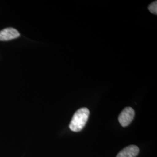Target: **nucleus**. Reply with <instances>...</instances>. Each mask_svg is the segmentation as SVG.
I'll return each instance as SVG.
<instances>
[{
    "mask_svg": "<svg viewBox=\"0 0 157 157\" xmlns=\"http://www.w3.org/2000/svg\"><path fill=\"white\" fill-rule=\"evenodd\" d=\"M90 111L87 108H82L73 115L69 124V129L75 132H78L84 128L89 117Z\"/></svg>",
    "mask_w": 157,
    "mask_h": 157,
    "instance_id": "1",
    "label": "nucleus"
},
{
    "mask_svg": "<svg viewBox=\"0 0 157 157\" xmlns=\"http://www.w3.org/2000/svg\"><path fill=\"white\" fill-rule=\"evenodd\" d=\"M135 114V111L132 108H125L118 117V121L121 125L123 127L128 126L133 120Z\"/></svg>",
    "mask_w": 157,
    "mask_h": 157,
    "instance_id": "2",
    "label": "nucleus"
},
{
    "mask_svg": "<svg viewBox=\"0 0 157 157\" xmlns=\"http://www.w3.org/2000/svg\"><path fill=\"white\" fill-rule=\"evenodd\" d=\"M20 36V33L17 29L7 28L0 32V41H9L17 39Z\"/></svg>",
    "mask_w": 157,
    "mask_h": 157,
    "instance_id": "3",
    "label": "nucleus"
},
{
    "mask_svg": "<svg viewBox=\"0 0 157 157\" xmlns=\"http://www.w3.org/2000/svg\"><path fill=\"white\" fill-rule=\"evenodd\" d=\"M139 153V148L137 146L130 145L119 152L117 157H136Z\"/></svg>",
    "mask_w": 157,
    "mask_h": 157,
    "instance_id": "4",
    "label": "nucleus"
},
{
    "mask_svg": "<svg viewBox=\"0 0 157 157\" xmlns=\"http://www.w3.org/2000/svg\"><path fill=\"white\" fill-rule=\"evenodd\" d=\"M148 10L150 12L154 14V15H157V1H154L153 2H152L151 4H150L148 6Z\"/></svg>",
    "mask_w": 157,
    "mask_h": 157,
    "instance_id": "5",
    "label": "nucleus"
}]
</instances>
